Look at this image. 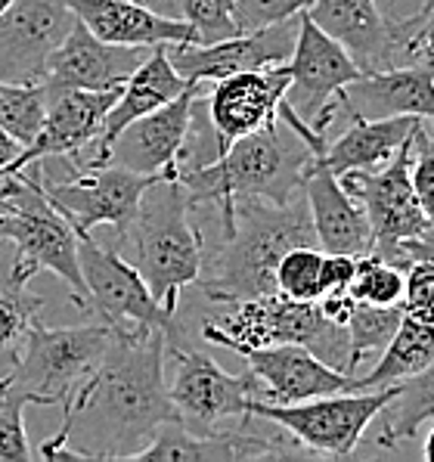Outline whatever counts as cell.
<instances>
[{
  "mask_svg": "<svg viewBox=\"0 0 434 462\" xmlns=\"http://www.w3.org/2000/svg\"><path fill=\"white\" fill-rule=\"evenodd\" d=\"M162 329H112L99 366L62 407V429L44 440V459H134L165 422H180L165 385Z\"/></svg>",
  "mask_w": 434,
  "mask_h": 462,
  "instance_id": "obj_1",
  "label": "cell"
},
{
  "mask_svg": "<svg viewBox=\"0 0 434 462\" xmlns=\"http://www.w3.org/2000/svg\"><path fill=\"white\" fill-rule=\"evenodd\" d=\"M220 230H224V239L205 258L202 276L196 282L202 286L205 298L217 304L273 295L276 264L282 261V254L295 245H317V233L301 189L286 205L254 196L233 199L230 220Z\"/></svg>",
  "mask_w": 434,
  "mask_h": 462,
  "instance_id": "obj_2",
  "label": "cell"
},
{
  "mask_svg": "<svg viewBox=\"0 0 434 462\" xmlns=\"http://www.w3.org/2000/svg\"><path fill=\"white\" fill-rule=\"evenodd\" d=\"M314 159L310 146L286 118L261 127L254 134L233 140L224 155L202 168H189L177 174V183L187 193L189 208L217 205L220 226L230 220L233 199L254 196L267 202L286 205L298 196L301 171Z\"/></svg>",
  "mask_w": 434,
  "mask_h": 462,
  "instance_id": "obj_3",
  "label": "cell"
},
{
  "mask_svg": "<svg viewBox=\"0 0 434 462\" xmlns=\"http://www.w3.org/2000/svg\"><path fill=\"white\" fill-rule=\"evenodd\" d=\"M189 215L193 208L177 177H159L146 187L131 224L115 233V248L137 267L159 308L171 317L180 308L183 289L196 286L205 264L202 230Z\"/></svg>",
  "mask_w": 434,
  "mask_h": 462,
  "instance_id": "obj_4",
  "label": "cell"
},
{
  "mask_svg": "<svg viewBox=\"0 0 434 462\" xmlns=\"http://www.w3.org/2000/svg\"><path fill=\"white\" fill-rule=\"evenodd\" d=\"M0 243L13 245L10 280L28 286L34 273L60 276L75 304L88 310V286L78 264V233L47 202L41 189V162L0 177Z\"/></svg>",
  "mask_w": 434,
  "mask_h": 462,
  "instance_id": "obj_5",
  "label": "cell"
},
{
  "mask_svg": "<svg viewBox=\"0 0 434 462\" xmlns=\"http://www.w3.org/2000/svg\"><path fill=\"white\" fill-rule=\"evenodd\" d=\"M202 338L239 354V357L252 347L301 345L314 351L323 364L347 375H357L360 366L347 326L332 323L317 301H295L280 292L233 301V310L220 323L202 326Z\"/></svg>",
  "mask_w": 434,
  "mask_h": 462,
  "instance_id": "obj_6",
  "label": "cell"
},
{
  "mask_svg": "<svg viewBox=\"0 0 434 462\" xmlns=\"http://www.w3.org/2000/svg\"><path fill=\"white\" fill-rule=\"evenodd\" d=\"M112 341V326H44L38 317L10 354L6 385L34 407H66L75 391L90 379Z\"/></svg>",
  "mask_w": 434,
  "mask_h": 462,
  "instance_id": "obj_7",
  "label": "cell"
},
{
  "mask_svg": "<svg viewBox=\"0 0 434 462\" xmlns=\"http://www.w3.org/2000/svg\"><path fill=\"white\" fill-rule=\"evenodd\" d=\"M397 394V385L379 391H338L310 397L301 403H270L261 397L248 401L252 419H264L286 429L298 444L317 457H351L382 407Z\"/></svg>",
  "mask_w": 434,
  "mask_h": 462,
  "instance_id": "obj_8",
  "label": "cell"
},
{
  "mask_svg": "<svg viewBox=\"0 0 434 462\" xmlns=\"http://www.w3.org/2000/svg\"><path fill=\"white\" fill-rule=\"evenodd\" d=\"M78 264L88 286V314L112 329H162L174 336V317L159 308L137 267L115 245L78 233Z\"/></svg>",
  "mask_w": 434,
  "mask_h": 462,
  "instance_id": "obj_9",
  "label": "cell"
},
{
  "mask_svg": "<svg viewBox=\"0 0 434 462\" xmlns=\"http://www.w3.org/2000/svg\"><path fill=\"white\" fill-rule=\"evenodd\" d=\"M159 180V174H134V171L115 165H69V177L53 180L41 171V189L47 202L72 224L75 233H90L94 226H112L115 233L131 224L137 215L140 199L149 183Z\"/></svg>",
  "mask_w": 434,
  "mask_h": 462,
  "instance_id": "obj_10",
  "label": "cell"
},
{
  "mask_svg": "<svg viewBox=\"0 0 434 462\" xmlns=\"http://www.w3.org/2000/svg\"><path fill=\"white\" fill-rule=\"evenodd\" d=\"M171 354L177 360V373L168 394L183 425L196 431H224L252 422L248 401L261 397V385L252 373L233 375L208 354L189 347L171 345Z\"/></svg>",
  "mask_w": 434,
  "mask_h": 462,
  "instance_id": "obj_11",
  "label": "cell"
},
{
  "mask_svg": "<svg viewBox=\"0 0 434 462\" xmlns=\"http://www.w3.org/2000/svg\"><path fill=\"white\" fill-rule=\"evenodd\" d=\"M410 162L412 140L397 149L385 165L369 171H347V174L338 177L341 187L360 202L363 215H366L369 226H373V248L394 245L401 239L419 236V233H425L431 226L422 215L416 189H412Z\"/></svg>",
  "mask_w": 434,
  "mask_h": 462,
  "instance_id": "obj_12",
  "label": "cell"
},
{
  "mask_svg": "<svg viewBox=\"0 0 434 462\" xmlns=\"http://www.w3.org/2000/svg\"><path fill=\"white\" fill-rule=\"evenodd\" d=\"M69 0H13L0 13V81L41 84L53 50L75 25Z\"/></svg>",
  "mask_w": 434,
  "mask_h": 462,
  "instance_id": "obj_13",
  "label": "cell"
},
{
  "mask_svg": "<svg viewBox=\"0 0 434 462\" xmlns=\"http://www.w3.org/2000/svg\"><path fill=\"white\" fill-rule=\"evenodd\" d=\"M298 25H301V16L254 28V32H239L233 38L215 41V44H174L168 47V60L177 69V75L189 84H215L220 78L239 72L286 66L295 50Z\"/></svg>",
  "mask_w": 434,
  "mask_h": 462,
  "instance_id": "obj_14",
  "label": "cell"
},
{
  "mask_svg": "<svg viewBox=\"0 0 434 462\" xmlns=\"http://www.w3.org/2000/svg\"><path fill=\"white\" fill-rule=\"evenodd\" d=\"M304 16L338 41L363 75L407 66V41L401 25L388 23L375 0H314Z\"/></svg>",
  "mask_w": 434,
  "mask_h": 462,
  "instance_id": "obj_15",
  "label": "cell"
},
{
  "mask_svg": "<svg viewBox=\"0 0 434 462\" xmlns=\"http://www.w3.org/2000/svg\"><path fill=\"white\" fill-rule=\"evenodd\" d=\"M289 90L286 103L308 125L317 122V116L329 103H336L341 90L363 75L357 62L347 56V50L332 41L323 28H317L301 13V25H298L295 50L289 56Z\"/></svg>",
  "mask_w": 434,
  "mask_h": 462,
  "instance_id": "obj_16",
  "label": "cell"
},
{
  "mask_svg": "<svg viewBox=\"0 0 434 462\" xmlns=\"http://www.w3.org/2000/svg\"><path fill=\"white\" fill-rule=\"evenodd\" d=\"M202 90V84H189L177 99H171L162 109H152L146 116L134 118L121 127V134L112 140L103 165H115L134 174H159L177 177V155L189 134L193 118V99Z\"/></svg>",
  "mask_w": 434,
  "mask_h": 462,
  "instance_id": "obj_17",
  "label": "cell"
},
{
  "mask_svg": "<svg viewBox=\"0 0 434 462\" xmlns=\"http://www.w3.org/2000/svg\"><path fill=\"white\" fill-rule=\"evenodd\" d=\"M146 56V47L106 44L81 19H75L72 32L50 56L41 88H44L47 99L66 94V90H112L137 72Z\"/></svg>",
  "mask_w": 434,
  "mask_h": 462,
  "instance_id": "obj_18",
  "label": "cell"
},
{
  "mask_svg": "<svg viewBox=\"0 0 434 462\" xmlns=\"http://www.w3.org/2000/svg\"><path fill=\"white\" fill-rule=\"evenodd\" d=\"M121 88L112 90H66L47 99V116L41 122V131L34 140L23 146L10 168L0 171V177L23 171L32 162L44 159H75L84 149L97 140L99 127H103L106 112L115 106Z\"/></svg>",
  "mask_w": 434,
  "mask_h": 462,
  "instance_id": "obj_19",
  "label": "cell"
},
{
  "mask_svg": "<svg viewBox=\"0 0 434 462\" xmlns=\"http://www.w3.org/2000/svg\"><path fill=\"white\" fill-rule=\"evenodd\" d=\"M304 447L295 438L273 440L252 435L248 425L224 431H196L183 422H165L155 438L134 459L140 462H242V459H280L295 457Z\"/></svg>",
  "mask_w": 434,
  "mask_h": 462,
  "instance_id": "obj_20",
  "label": "cell"
},
{
  "mask_svg": "<svg viewBox=\"0 0 434 462\" xmlns=\"http://www.w3.org/2000/svg\"><path fill=\"white\" fill-rule=\"evenodd\" d=\"M289 66H270L215 81L205 106H208V118L224 152L233 140L261 131L280 118V103L289 90Z\"/></svg>",
  "mask_w": 434,
  "mask_h": 462,
  "instance_id": "obj_21",
  "label": "cell"
},
{
  "mask_svg": "<svg viewBox=\"0 0 434 462\" xmlns=\"http://www.w3.org/2000/svg\"><path fill=\"white\" fill-rule=\"evenodd\" d=\"M301 196L308 202L310 224L317 233V245L332 254H360L373 252L375 236L363 215L360 202L341 187V180L332 174V168L323 162V155L304 165L301 171Z\"/></svg>",
  "mask_w": 434,
  "mask_h": 462,
  "instance_id": "obj_22",
  "label": "cell"
},
{
  "mask_svg": "<svg viewBox=\"0 0 434 462\" xmlns=\"http://www.w3.org/2000/svg\"><path fill=\"white\" fill-rule=\"evenodd\" d=\"M248 373L258 379L261 401L270 403H301L310 397L354 391V379L341 369L323 364L314 351L301 345H267L242 354Z\"/></svg>",
  "mask_w": 434,
  "mask_h": 462,
  "instance_id": "obj_23",
  "label": "cell"
},
{
  "mask_svg": "<svg viewBox=\"0 0 434 462\" xmlns=\"http://www.w3.org/2000/svg\"><path fill=\"white\" fill-rule=\"evenodd\" d=\"M338 106L357 118L412 116L434 122V60H416L388 72L360 75L338 94Z\"/></svg>",
  "mask_w": 434,
  "mask_h": 462,
  "instance_id": "obj_24",
  "label": "cell"
},
{
  "mask_svg": "<svg viewBox=\"0 0 434 462\" xmlns=\"http://www.w3.org/2000/svg\"><path fill=\"white\" fill-rule=\"evenodd\" d=\"M75 16L106 44L118 47H174L196 44L183 19H168L140 0H69Z\"/></svg>",
  "mask_w": 434,
  "mask_h": 462,
  "instance_id": "obj_25",
  "label": "cell"
},
{
  "mask_svg": "<svg viewBox=\"0 0 434 462\" xmlns=\"http://www.w3.org/2000/svg\"><path fill=\"white\" fill-rule=\"evenodd\" d=\"M187 88H189V81H183V78L177 75V69L171 66L168 47L149 50V56L137 66V72L121 84V94L115 99V106L106 112L103 127H99L97 140L90 143L94 146V155H90L84 165L88 168L103 165L106 152H109L112 140L121 134V127L131 125L134 118L146 116V112L162 109V106L171 103V99H177ZM75 165H81V162H75Z\"/></svg>",
  "mask_w": 434,
  "mask_h": 462,
  "instance_id": "obj_26",
  "label": "cell"
},
{
  "mask_svg": "<svg viewBox=\"0 0 434 462\" xmlns=\"http://www.w3.org/2000/svg\"><path fill=\"white\" fill-rule=\"evenodd\" d=\"M345 134L323 149V162L332 168V174L341 177L347 171H369L385 165L401 146H407L416 131L422 127V118L397 116V118H357Z\"/></svg>",
  "mask_w": 434,
  "mask_h": 462,
  "instance_id": "obj_27",
  "label": "cell"
},
{
  "mask_svg": "<svg viewBox=\"0 0 434 462\" xmlns=\"http://www.w3.org/2000/svg\"><path fill=\"white\" fill-rule=\"evenodd\" d=\"M434 360V326L425 319L403 314L397 332L379 351V360L366 375L354 379V391H379L388 385H401L403 379L422 373Z\"/></svg>",
  "mask_w": 434,
  "mask_h": 462,
  "instance_id": "obj_28",
  "label": "cell"
},
{
  "mask_svg": "<svg viewBox=\"0 0 434 462\" xmlns=\"http://www.w3.org/2000/svg\"><path fill=\"white\" fill-rule=\"evenodd\" d=\"M375 419H379L375 444L385 450L410 440L425 422H434V360L422 373L403 379L397 385V394L382 407Z\"/></svg>",
  "mask_w": 434,
  "mask_h": 462,
  "instance_id": "obj_29",
  "label": "cell"
},
{
  "mask_svg": "<svg viewBox=\"0 0 434 462\" xmlns=\"http://www.w3.org/2000/svg\"><path fill=\"white\" fill-rule=\"evenodd\" d=\"M47 116V94L41 84H10L0 81V127L28 146L34 134L41 131V122Z\"/></svg>",
  "mask_w": 434,
  "mask_h": 462,
  "instance_id": "obj_30",
  "label": "cell"
},
{
  "mask_svg": "<svg viewBox=\"0 0 434 462\" xmlns=\"http://www.w3.org/2000/svg\"><path fill=\"white\" fill-rule=\"evenodd\" d=\"M403 319L401 304H366V301H354L351 317H347V336H351L354 354L357 360L369 357V354H379L388 345L391 336L397 332Z\"/></svg>",
  "mask_w": 434,
  "mask_h": 462,
  "instance_id": "obj_31",
  "label": "cell"
},
{
  "mask_svg": "<svg viewBox=\"0 0 434 462\" xmlns=\"http://www.w3.org/2000/svg\"><path fill=\"white\" fill-rule=\"evenodd\" d=\"M407 270L394 261L382 258L379 252H366L357 258V273L351 282V298L366 304H401Z\"/></svg>",
  "mask_w": 434,
  "mask_h": 462,
  "instance_id": "obj_32",
  "label": "cell"
},
{
  "mask_svg": "<svg viewBox=\"0 0 434 462\" xmlns=\"http://www.w3.org/2000/svg\"><path fill=\"white\" fill-rule=\"evenodd\" d=\"M319 267H323V248H289L276 264V292L295 301H319Z\"/></svg>",
  "mask_w": 434,
  "mask_h": 462,
  "instance_id": "obj_33",
  "label": "cell"
},
{
  "mask_svg": "<svg viewBox=\"0 0 434 462\" xmlns=\"http://www.w3.org/2000/svg\"><path fill=\"white\" fill-rule=\"evenodd\" d=\"M41 298L28 292L23 282L4 276L0 280V354H13L19 345V338L25 336V329L32 326V319L41 310Z\"/></svg>",
  "mask_w": 434,
  "mask_h": 462,
  "instance_id": "obj_34",
  "label": "cell"
},
{
  "mask_svg": "<svg viewBox=\"0 0 434 462\" xmlns=\"http://www.w3.org/2000/svg\"><path fill=\"white\" fill-rule=\"evenodd\" d=\"M180 19L193 28L196 44H215L239 34L233 0H180Z\"/></svg>",
  "mask_w": 434,
  "mask_h": 462,
  "instance_id": "obj_35",
  "label": "cell"
},
{
  "mask_svg": "<svg viewBox=\"0 0 434 462\" xmlns=\"http://www.w3.org/2000/svg\"><path fill=\"white\" fill-rule=\"evenodd\" d=\"M25 407L32 403L0 379V459L4 462H28L34 457L25 435Z\"/></svg>",
  "mask_w": 434,
  "mask_h": 462,
  "instance_id": "obj_36",
  "label": "cell"
},
{
  "mask_svg": "<svg viewBox=\"0 0 434 462\" xmlns=\"http://www.w3.org/2000/svg\"><path fill=\"white\" fill-rule=\"evenodd\" d=\"M314 0H233V16H236L239 32H254L286 19L301 16Z\"/></svg>",
  "mask_w": 434,
  "mask_h": 462,
  "instance_id": "obj_37",
  "label": "cell"
},
{
  "mask_svg": "<svg viewBox=\"0 0 434 462\" xmlns=\"http://www.w3.org/2000/svg\"><path fill=\"white\" fill-rule=\"evenodd\" d=\"M410 177L419 205H422V215L434 226V140L425 134V127H419L416 137H412Z\"/></svg>",
  "mask_w": 434,
  "mask_h": 462,
  "instance_id": "obj_38",
  "label": "cell"
},
{
  "mask_svg": "<svg viewBox=\"0 0 434 462\" xmlns=\"http://www.w3.org/2000/svg\"><path fill=\"white\" fill-rule=\"evenodd\" d=\"M403 314L425 319L434 326V267L425 261H412L407 267V282H403Z\"/></svg>",
  "mask_w": 434,
  "mask_h": 462,
  "instance_id": "obj_39",
  "label": "cell"
},
{
  "mask_svg": "<svg viewBox=\"0 0 434 462\" xmlns=\"http://www.w3.org/2000/svg\"><path fill=\"white\" fill-rule=\"evenodd\" d=\"M354 273H357V258H354V254L323 252V267H319V298L351 292Z\"/></svg>",
  "mask_w": 434,
  "mask_h": 462,
  "instance_id": "obj_40",
  "label": "cell"
},
{
  "mask_svg": "<svg viewBox=\"0 0 434 462\" xmlns=\"http://www.w3.org/2000/svg\"><path fill=\"white\" fill-rule=\"evenodd\" d=\"M373 252H379L382 258L394 261V264L403 270H407L412 261H425V264L434 267V226H429L425 233H419V236L401 239V243H394V245L373 248Z\"/></svg>",
  "mask_w": 434,
  "mask_h": 462,
  "instance_id": "obj_41",
  "label": "cell"
},
{
  "mask_svg": "<svg viewBox=\"0 0 434 462\" xmlns=\"http://www.w3.org/2000/svg\"><path fill=\"white\" fill-rule=\"evenodd\" d=\"M416 60H434V16L425 19L407 41V62Z\"/></svg>",
  "mask_w": 434,
  "mask_h": 462,
  "instance_id": "obj_42",
  "label": "cell"
},
{
  "mask_svg": "<svg viewBox=\"0 0 434 462\" xmlns=\"http://www.w3.org/2000/svg\"><path fill=\"white\" fill-rule=\"evenodd\" d=\"M140 4H146L149 10L162 13L168 19H180V0H140Z\"/></svg>",
  "mask_w": 434,
  "mask_h": 462,
  "instance_id": "obj_43",
  "label": "cell"
},
{
  "mask_svg": "<svg viewBox=\"0 0 434 462\" xmlns=\"http://www.w3.org/2000/svg\"><path fill=\"white\" fill-rule=\"evenodd\" d=\"M429 16H434V0H429V4H425L422 10H419L416 16H412V19H403V28H407V32L412 34V32H416V28L422 25V23H425V19H429Z\"/></svg>",
  "mask_w": 434,
  "mask_h": 462,
  "instance_id": "obj_44",
  "label": "cell"
},
{
  "mask_svg": "<svg viewBox=\"0 0 434 462\" xmlns=\"http://www.w3.org/2000/svg\"><path fill=\"white\" fill-rule=\"evenodd\" d=\"M422 457L434 462V425H431V431L425 435V444H422Z\"/></svg>",
  "mask_w": 434,
  "mask_h": 462,
  "instance_id": "obj_45",
  "label": "cell"
},
{
  "mask_svg": "<svg viewBox=\"0 0 434 462\" xmlns=\"http://www.w3.org/2000/svg\"><path fill=\"white\" fill-rule=\"evenodd\" d=\"M13 4V0H0V13H4L6 10V6H10Z\"/></svg>",
  "mask_w": 434,
  "mask_h": 462,
  "instance_id": "obj_46",
  "label": "cell"
},
{
  "mask_svg": "<svg viewBox=\"0 0 434 462\" xmlns=\"http://www.w3.org/2000/svg\"><path fill=\"white\" fill-rule=\"evenodd\" d=\"M425 4H429V0H425Z\"/></svg>",
  "mask_w": 434,
  "mask_h": 462,
  "instance_id": "obj_47",
  "label": "cell"
}]
</instances>
